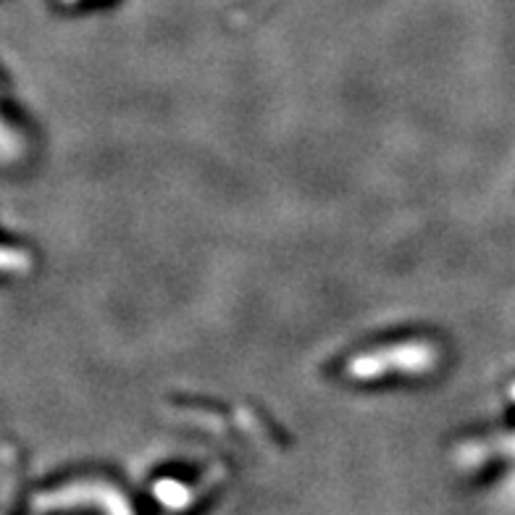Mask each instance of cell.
Instances as JSON below:
<instances>
[{
    "label": "cell",
    "instance_id": "obj_1",
    "mask_svg": "<svg viewBox=\"0 0 515 515\" xmlns=\"http://www.w3.org/2000/svg\"><path fill=\"white\" fill-rule=\"evenodd\" d=\"M0 269H27V258L22 253L0 250Z\"/></svg>",
    "mask_w": 515,
    "mask_h": 515
},
{
    "label": "cell",
    "instance_id": "obj_2",
    "mask_svg": "<svg viewBox=\"0 0 515 515\" xmlns=\"http://www.w3.org/2000/svg\"><path fill=\"white\" fill-rule=\"evenodd\" d=\"M6 148V137H3V129H0V150Z\"/></svg>",
    "mask_w": 515,
    "mask_h": 515
}]
</instances>
